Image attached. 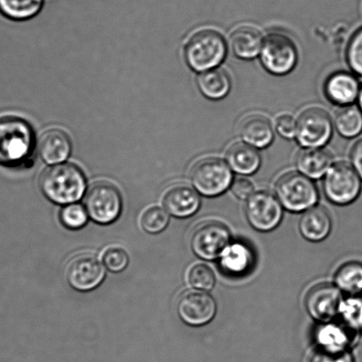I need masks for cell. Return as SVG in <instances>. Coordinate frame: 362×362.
<instances>
[{
	"label": "cell",
	"instance_id": "cell-28",
	"mask_svg": "<svg viewBox=\"0 0 362 362\" xmlns=\"http://www.w3.org/2000/svg\"><path fill=\"white\" fill-rule=\"evenodd\" d=\"M44 0H0V13L13 21L31 19L40 12Z\"/></svg>",
	"mask_w": 362,
	"mask_h": 362
},
{
	"label": "cell",
	"instance_id": "cell-10",
	"mask_svg": "<svg viewBox=\"0 0 362 362\" xmlns=\"http://www.w3.org/2000/svg\"><path fill=\"white\" fill-rule=\"evenodd\" d=\"M230 244V230L218 221L201 223L191 234V250L198 257L203 260L213 261L219 259Z\"/></svg>",
	"mask_w": 362,
	"mask_h": 362
},
{
	"label": "cell",
	"instance_id": "cell-15",
	"mask_svg": "<svg viewBox=\"0 0 362 362\" xmlns=\"http://www.w3.org/2000/svg\"><path fill=\"white\" fill-rule=\"evenodd\" d=\"M361 85L356 74L346 71L332 74L325 81L324 92L328 100L336 105H352L359 98Z\"/></svg>",
	"mask_w": 362,
	"mask_h": 362
},
{
	"label": "cell",
	"instance_id": "cell-38",
	"mask_svg": "<svg viewBox=\"0 0 362 362\" xmlns=\"http://www.w3.org/2000/svg\"><path fill=\"white\" fill-rule=\"evenodd\" d=\"M350 158L351 165L362 180V138L353 144L352 151H351Z\"/></svg>",
	"mask_w": 362,
	"mask_h": 362
},
{
	"label": "cell",
	"instance_id": "cell-17",
	"mask_svg": "<svg viewBox=\"0 0 362 362\" xmlns=\"http://www.w3.org/2000/svg\"><path fill=\"white\" fill-rule=\"evenodd\" d=\"M241 139L257 150H264L274 141L275 130L271 119L260 113H251L241 120Z\"/></svg>",
	"mask_w": 362,
	"mask_h": 362
},
{
	"label": "cell",
	"instance_id": "cell-32",
	"mask_svg": "<svg viewBox=\"0 0 362 362\" xmlns=\"http://www.w3.org/2000/svg\"><path fill=\"white\" fill-rule=\"evenodd\" d=\"M88 218L86 209L77 204H67L60 214L62 225L71 230L83 228L88 222Z\"/></svg>",
	"mask_w": 362,
	"mask_h": 362
},
{
	"label": "cell",
	"instance_id": "cell-26",
	"mask_svg": "<svg viewBox=\"0 0 362 362\" xmlns=\"http://www.w3.org/2000/svg\"><path fill=\"white\" fill-rule=\"evenodd\" d=\"M335 285L341 292L352 294L362 293V262H347L335 273Z\"/></svg>",
	"mask_w": 362,
	"mask_h": 362
},
{
	"label": "cell",
	"instance_id": "cell-18",
	"mask_svg": "<svg viewBox=\"0 0 362 362\" xmlns=\"http://www.w3.org/2000/svg\"><path fill=\"white\" fill-rule=\"evenodd\" d=\"M354 332L345 325L333 321L320 322L315 329L314 340L319 349L326 352L349 351L353 341Z\"/></svg>",
	"mask_w": 362,
	"mask_h": 362
},
{
	"label": "cell",
	"instance_id": "cell-3",
	"mask_svg": "<svg viewBox=\"0 0 362 362\" xmlns=\"http://www.w3.org/2000/svg\"><path fill=\"white\" fill-rule=\"evenodd\" d=\"M228 45L219 31L212 28L195 32L184 47V58L188 66L198 73L217 69L225 62Z\"/></svg>",
	"mask_w": 362,
	"mask_h": 362
},
{
	"label": "cell",
	"instance_id": "cell-35",
	"mask_svg": "<svg viewBox=\"0 0 362 362\" xmlns=\"http://www.w3.org/2000/svg\"><path fill=\"white\" fill-rule=\"evenodd\" d=\"M297 120L289 113H283L276 119L275 129L280 136L293 139L296 136Z\"/></svg>",
	"mask_w": 362,
	"mask_h": 362
},
{
	"label": "cell",
	"instance_id": "cell-13",
	"mask_svg": "<svg viewBox=\"0 0 362 362\" xmlns=\"http://www.w3.org/2000/svg\"><path fill=\"white\" fill-rule=\"evenodd\" d=\"M104 266L95 255L81 254L71 259L66 269V278L74 289L88 292L101 285L104 280Z\"/></svg>",
	"mask_w": 362,
	"mask_h": 362
},
{
	"label": "cell",
	"instance_id": "cell-16",
	"mask_svg": "<svg viewBox=\"0 0 362 362\" xmlns=\"http://www.w3.org/2000/svg\"><path fill=\"white\" fill-rule=\"evenodd\" d=\"M200 204L198 191L186 184L175 185L163 197L166 212L179 218L193 216L200 209Z\"/></svg>",
	"mask_w": 362,
	"mask_h": 362
},
{
	"label": "cell",
	"instance_id": "cell-21",
	"mask_svg": "<svg viewBox=\"0 0 362 362\" xmlns=\"http://www.w3.org/2000/svg\"><path fill=\"white\" fill-rule=\"evenodd\" d=\"M225 161L232 172L244 176L254 175L261 165L260 152L243 141L230 145L226 151Z\"/></svg>",
	"mask_w": 362,
	"mask_h": 362
},
{
	"label": "cell",
	"instance_id": "cell-19",
	"mask_svg": "<svg viewBox=\"0 0 362 362\" xmlns=\"http://www.w3.org/2000/svg\"><path fill=\"white\" fill-rule=\"evenodd\" d=\"M38 151L43 160L47 164H62L72 152V143L65 131L52 129L45 131L39 138Z\"/></svg>",
	"mask_w": 362,
	"mask_h": 362
},
{
	"label": "cell",
	"instance_id": "cell-4",
	"mask_svg": "<svg viewBox=\"0 0 362 362\" xmlns=\"http://www.w3.org/2000/svg\"><path fill=\"white\" fill-rule=\"evenodd\" d=\"M276 194L283 207L294 213L315 207L319 198L313 180L300 172H289L280 177L276 181Z\"/></svg>",
	"mask_w": 362,
	"mask_h": 362
},
{
	"label": "cell",
	"instance_id": "cell-23",
	"mask_svg": "<svg viewBox=\"0 0 362 362\" xmlns=\"http://www.w3.org/2000/svg\"><path fill=\"white\" fill-rule=\"evenodd\" d=\"M332 221L327 209L322 206L304 211L300 220V232L305 239L312 243H320L331 233Z\"/></svg>",
	"mask_w": 362,
	"mask_h": 362
},
{
	"label": "cell",
	"instance_id": "cell-22",
	"mask_svg": "<svg viewBox=\"0 0 362 362\" xmlns=\"http://www.w3.org/2000/svg\"><path fill=\"white\" fill-rule=\"evenodd\" d=\"M264 42L261 31L247 25L237 28L230 37L233 54L243 60H251L260 56Z\"/></svg>",
	"mask_w": 362,
	"mask_h": 362
},
{
	"label": "cell",
	"instance_id": "cell-37",
	"mask_svg": "<svg viewBox=\"0 0 362 362\" xmlns=\"http://www.w3.org/2000/svg\"><path fill=\"white\" fill-rule=\"evenodd\" d=\"M311 362H354V361L349 351L326 352V351L319 350V352L312 358Z\"/></svg>",
	"mask_w": 362,
	"mask_h": 362
},
{
	"label": "cell",
	"instance_id": "cell-9",
	"mask_svg": "<svg viewBox=\"0 0 362 362\" xmlns=\"http://www.w3.org/2000/svg\"><path fill=\"white\" fill-rule=\"evenodd\" d=\"M296 140L301 147L324 148L333 134L332 117L324 108L312 106L298 117Z\"/></svg>",
	"mask_w": 362,
	"mask_h": 362
},
{
	"label": "cell",
	"instance_id": "cell-31",
	"mask_svg": "<svg viewBox=\"0 0 362 362\" xmlns=\"http://www.w3.org/2000/svg\"><path fill=\"white\" fill-rule=\"evenodd\" d=\"M188 283L197 290L210 291L215 285V276L210 267L203 264H198L189 269L187 275Z\"/></svg>",
	"mask_w": 362,
	"mask_h": 362
},
{
	"label": "cell",
	"instance_id": "cell-6",
	"mask_svg": "<svg viewBox=\"0 0 362 362\" xmlns=\"http://www.w3.org/2000/svg\"><path fill=\"white\" fill-rule=\"evenodd\" d=\"M260 57L262 66L269 74L283 76L295 69L299 62V49L288 35L272 32L264 38Z\"/></svg>",
	"mask_w": 362,
	"mask_h": 362
},
{
	"label": "cell",
	"instance_id": "cell-5",
	"mask_svg": "<svg viewBox=\"0 0 362 362\" xmlns=\"http://www.w3.org/2000/svg\"><path fill=\"white\" fill-rule=\"evenodd\" d=\"M191 180L198 194L215 197L225 193L234 180L232 170L217 157H205L195 163L191 170Z\"/></svg>",
	"mask_w": 362,
	"mask_h": 362
},
{
	"label": "cell",
	"instance_id": "cell-2",
	"mask_svg": "<svg viewBox=\"0 0 362 362\" xmlns=\"http://www.w3.org/2000/svg\"><path fill=\"white\" fill-rule=\"evenodd\" d=\"M35 145L30 124L14 116L0 118V165L13 168L28 161Z\"/></svg>",
	"mask_w": 362,
	"mask_h": 362
},
{
	"label": "cell",
	"instance_id": "cell-29",
	"mask_svg": "<svg viewBox=\"0 0 362 362\" xmlns=\"http://www.w3.org/2000/svg\"><path fill=\"white\" fill-rule=\"evenodd\" d=\"M339 315L351 331L354 333L362 332V293L352 294L343 299Z\"/></svg>",
	"mask_w": 362,
	"mask_h": 362
},
{
	"label": "cell",
	"instance_id": "cell-8",
	"mask_svg": "<svg viewBox=\"0 0 362 362\" xmlns=\"http://www.w3.org/2000/svg\"><path fill=\"white\" fill-rule=\"evenodd\" d=\"M85 209L94 222L108 225L119 218L123 199L118 188L106 181L92 185L84 197Z\"/></svg>",
	"mask_w": 362,
	"mask_h": 362
},
{
	"label": "cell",
	"instance_id": "cell-24",
	"mask_svg": "<svg viewBox=\"0 0 362 362\" xmlns=\"http://www.w3.org/2000/svg\"><path fill=\"white\" fill-rule=\"evenodd\" d=\"M332 165V152L324 148H304L297 157L299 172L312 180L322 178Z\"/></svg>",
	"mask_w": 362,
	"mask_h": 362
},
{
	"label": "cell",
	"instance_id": "cell-11",
	"mask_svg": "<svg viewBox=\"0 0 362 362\" xmlns=\"http://www.w3.org/2000/svg\"><path fill=\"white\" fill-rule=\"evenodd\" d=\"M283 206L278 198L268 191L254 192L247 199L246 215L250 225L260 232H269L281 223Z\"/></svg>",
	"mask_w": 362,
	"mask_h": 362
},
{
	"label": "cell",
	"instance_id": "cell-30",
	"mask_svg": "<svg viewBox=\"0 0 362 362\" xmlns=\"http://www.w3.org/2000/svg\"><path fill=\"white\" fill-rule=\"evenodd\" d=\"M141 226L145 232L151 234L162 233L169 223L168 212L159 206L148 208L141 216Z\"/></svg>",
	"mask_w": 362,
	"mask_h": 362
},
{
	"label": "cell",
	"instance_id": "cell-34",
	"mask_svg": "<svg viewBox=\"0 0 362 362\" xmlns=\"http://www.w3.org/2000/svg\"><path fill=\"white\" fill-rule=\"evenodd\" d=\"M103 262L108 271L118 273L123 272L129 265V255L123 247H111L105 251Z\"/></svg>",
	"mask_w": 362,
	"mask_h": 362
},
{
	"label": "cell",
	"instance_id": "cell-33",
	"mask_svg": "<svg viewBox=\"0 0 362 362\" xmlns=\"http://www.w3.org/2000/svg\"><path fill=\"white\" fill-rule=\"evenodd\" d=\"M347 64L354 74L362 77V27L351 37L346 48Z\"/></svg>",
	"mask_w": 362,
	"mask_h": 362
},
{
	"label": "cell",
	"instance_id": "cell-20",
	"mask_svg": "<svg viewBox=\"0 0 362 362\" xmlns=\"http://www.w3.org/2000/svg\"><path fill=\"white\" fill-rule=\"evenodd\" d=\"M254 261L253 250L247 244L236 241L222 252L219 257V265L225 274L243 276L253 269Z\"/></svg>",
	"mask_w": 362,
	"mask_h": 362
},
{
	"label": "cell",
	"instance_id": "cell-7",
	"mask_svg": "<svg viewBox=\"0 0 362 362\" xmlns=\"http://www.w3.org/2000/svg\"><path fill=\"white\" fill-rule=\"evenodd\" d=\"M362 180L352 165L346 162L333 164L324 180L325 197L332 204L344 206L352 204L361 192Z\"/></svg>",
	"mask_w": 362,
	"mask_h": 362
},
{
	"label": "cell",
	"instance_id": "cell-25",
	"mask_svg": "<svg viewBox=\"0 0 362 362\" xmlns=\"http://www.w3.org/2000/svg\"><path fill=\"white\" fill-rule=\"evenodd\" d=\"M197 84L201 94L213 101L222 100L232 90L230 74L221 67L200 73L197 78Z\"/></svg>",
	"mask_w": 362,
	"mask_h": 362
},
{
	"label": "cell",
	"instance_id": "cell-14",
	"mask_svg": "<svg viewBox=\"0 0 362 362\" xmlns=\"http://www.w3.org/2000/svg\"><path fill=\"white\" fill-rule=\"evenodd\" d=\"M342 300L341 291L336 285L322 283L312 287L307 293L305 307L315 320L329 322L339 315Z\"/></svg>",
	"mask_w": 362,
	"mask_h": 362
},
{
	"label": "cell",
	"instance_id": "cell-27",
	"mask_svg": "<svg viewBox=\"0 0 362 362\" xmlns=\"http://www.w3.org/2000/svg\"><path fill=\"white\" fill-rule=\"evenodd\" d=\"M336 129L340 136L352 139L362 133V112L358 105L341 107L334 120Z\"/></svg>",
	"mask_w": 362,
	"mask_h": 362
},
{
	"label": "cell",
	"instance_id": "cell-1",
	"mask_svg": "<svg viewBox=\"0 0 362 362\" xmlns=\"http://www.w3.org/2000/svg\"><path fill=\"white\" fill-rule=\"evenodd\" d=\"M43 194L55 204L64 205L79 201L86 191L84 173L74 164L53 165L40 177Z\"/></svg>",
	"mask_w": 362,
	"mask_h": 362
},
{
	"label": "cell",
	"instance_id": "cell-39",
	"mask_svg": "<svg viewBox=\"0 0 362 362\" xmlns=\"http://www.w3.org/2000/svg\"><path fill=\"white\" fill-rule=\"evenodd\" d=\"M357 102H358V106H359V108L362 112V84H361V87L359 98H358Z\"/></svg>",
	"mask_w": 362,
	"mask_h": 362
},
{
	"label": "cell",
	"instance_id": "cell-12",
	"mask_svg": "<svg viewBox=\"0 0 362 362\" xmlns=\"http://www.w3.org/2000/svg\"><path fill=\"white\" fill-rule=\"evenodd\" d=\"M177 314L186 325L200 327L215 318L217 305L214 297L201 290L184 292L177 301Z\"/></svg>",
	"mask_w": 362,
	"mask_h": 362
},
{
	"label": "cell",
	"instance_id": "cell-36",
	"mask_svg": "<svg viewBox=\"0 0 362 362\" xmlns=\"http://www.w3.org/2000/svg\"><path fill=\"white\" fill-rule=\"evenodd\" d=\"M232 194L239 200H247L254 193V186L249 179L237 178L232 184Z\"/></svg>",
	"mask_w": 362,
	"mask_h": 362
}]
</instances>
